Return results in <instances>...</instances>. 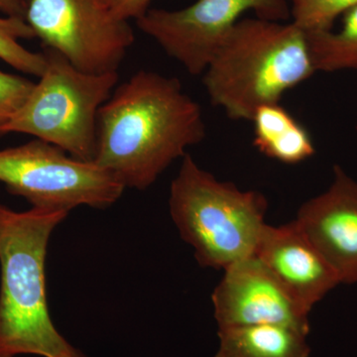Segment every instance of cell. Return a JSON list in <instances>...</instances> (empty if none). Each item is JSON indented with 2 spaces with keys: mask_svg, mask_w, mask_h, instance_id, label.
<instances>
[{
  "mask_svg": "<svg viewBox=\"0 0 357 357\" xmlns=\"http://www.w3.org/2000/svg\"><path fill=\"white\" fill-rule=\"evenodd\" d=\"M206 136L201 105L177 77L140 70L100 109L93 162L126 189L145 191Z\"/></svg>",
  "mask_w": 357,
  "mask_h": 357,
  "instance_id": "cell-1",
  "label": "cell"
},
{
  "mask_svg": "<svg viewBox=\"0 0 357 357\" xmlns=\"http://www.w3.org/2000/svg\"><path fill=\"white\" fill-rule=\"evenodd\" d=\"M69 213L0 204V354L86 357L58 332L47 300V251Z\"/></svg>",
  "mask_w": 357,
  "mask_h": 357,
  "instance_id": "cell-2",
  "label": "cell"
},
{
  "mask_svg": "<svg viewBox=\"0 0 357 357\" xmlns=\"http://www.w3.org/2000/svg\"><path fill=\"white\" fill-rule=\"evenodd\" d=\"M316 73L306 33L295 23L246 18L234 26L204 70L211 105L251 121L258 107L280 102Z\"/></svg>",
  "mask_w": 357,
  "mask_h": 357,
  "instance_id": "cell-3",
  "label": "cell"
},
{
  "mask_svg": "<svg viewBox=\"0 0 357 357\" xmlns=\"http://www.w3.org/2000/svg\"><path fill=\"white\" fill-rule=\"evenodd\" d=\"M169 208L178 234L204 268L225 270L255 255L267 225L261 192L218 180L188 153L171 183Z\"/></svg>",
  "mask_w": 357,
  "mask_h": 357,
  "instance_id": "cell-4",
  "label": "cell"
},
{
  "mask_svg": "<svg viewBox=\"0 0 357 357\" xmlns=\"http://www.w3.org/2000/svg\"><path fill=\"white\" fill-rule=\"evenodd\" d=\"M42 52L43 74L20 112L0 128V136L27 134L75 158L93 162L98 112L116 88L119 72L89 74L55 50Z\"/></svg>",
  "mask_w": 357,
  "mask_h": 357,
  "instance_id": "cell-5",
  "label": "cell"
},
{
  "mask_svg": "<svg viewBox=\"0 0 357 357\" xmlns=\"http://www.w3.org/2000/svg\"><path fill=\"white\" fill-rule=\"evenodd\" d=\"M0 183L32 208L67 213L81 206L109 208L126 190L95 162L39 139L0 150Z\"/></svg>",
  "mask_w": 357,
  "mask_h": 357,
  "instance_id": "cell-6",
  "label": "cell"
},
{
  "mask_svg": "<svg viewBox=\"0 0 357 357\" xmlns=\"http://www.w3.org/2000/svg\"><path fill=\"white\" fill-rule=\"evenodd\" d=\"M26 22L42 48L89 74L119 72L135 41L132 26L107 0H28Z\"/></svg>",
  "mask_w": 357,
  "mask_h": 357,
  "instance_id": "cell-7",
  "label": "cell"
},
{
  "mask_svg": "<svg viewBox=\"0 0 357 357\" xmlns=\"http://www.w3.org/2000/svg\"><path fill=\"white\" fill-rule=\"evenodd\" d=\"M248 11L283 22L291 16L288 0H196L178 10L150 8L136 23L169 57L198 76Z\"/></svg>",
  "mask_w": 357,
  "mask_h": 357,
  "instance_id": "cell-8",
  "label": "cell"
},
{
  "mask_svg": "<svg viewBox=\"0 0 357 357\" xmlns=\"http://www.w3.org/2000/svg\"><path fill=\"white\" fill-rule=\"evenodd\" d=\"M218 328L280 325L309 335L310 312L286 290L257 256L223 270L211 294Z\"/></svg>",
  "mask_w": 357,
  "mask_h": 357,
  "instance_id": "cell-9",
  "label": "cell"
},
{
  "mask_svg": "<svg viewBox=\"0 0 357 357\" xmlns=\"http://www.w3.org/2000/svg\"><path fill=\"white\" fill-rule=\"evenodd\" d=\"M295 220L340 284H357V181L335 165L328 189L305 202Z\"/></svg>",
  "mask_w": 357,
  "mask_h": 357,
  "instance_id": "cell-10",
  "label": "cell"
},
{
  "mask_svg": "<svg viewBox=\"0 0 357 357\" xmlns=\"http://www.w3.org/2000/svg\"><path fill=\"white\" fill-rule=\"evenodd\" d=\"M255 255L310 312L340 284L295 220L279 227L265 225Z\"/></svg>",
  "mask_w": 357,
  "mask_h": 357,
  "instance_id": "cell-11",
  "label": "cell"
},
{
  "mask_svg": "<svg viewBox=\"0 0 357 357\" xmlns=\"http://www.w3.org/2000/svg\"><path fill=\"white\" fill-rule=\"evenodd\" d=\"M251 122L253 144L268 158L296 165L316 153L311 134L280 102L258 107Z\"/></svg>",
  "mask_w": 357,
  "mask_h": 357,
  "instance_id": "cell-12",
  "label": "cell"
},
{
  "mask_svg": "<svg viewBox=\"0 0 357 357\" xmlns=\"http://www.w3.org/2000/svg\"><path fill=\"white\" fill-rule=\"evenodd\" d=\"M307 335L290 326L257 325L218 328L215 357H309Z\"/></svg>",
  "mask_w": 357,
  "mask_h": 357,
  "instance_id": "cell-13",
  "label": "cell"
},
{
  "mask_svg": "<svg viewBox=\"0 0 357 357\" xmlns=\"http://www.w3.org/2000/svg\"><path fill=\"white\" fill-rule=\"evenodd\" d=\"M316 72L357 70V6L342 16L337 30L307 34Z\"/></svg>",
  "mask_w": 357,
  "mask_h": 357,
  "instance_id": "cell-14",
  "label": "cell"
},
{
  "mask_svg": "<svg viewBox=\"0 0 357 357\" xmlns=\"http://www.w3.org/2000/svg\"><path fill=\"white\" fill-rule=\"evenodd\" d=\"M36 38L32 28L20 18L0 17V60L13 69L40 77L46 67L43 52L35 53L20 43V39Z\"/></svg>",
  "mask_w": 357,
  "mask_h": 357,
  "instance_id": "cell-15",
  "label": "cell"
},
{
  "mask_svg": "<svg viewBox=\"0 0 357 357\" xmlns=\"http://www.w3.org/2000/svg\"><path fill=\"white\" fill-rule=\"evenodd\" d=\"M292 22L306 34L332 30L357 0H288Z\"/></svg>",
  "mask_w": 357,
  "mask_h": 357,
  "instance_id": "cell-16",
  "label": "cell"
},
{
  "mask_svg": "<svg viewBox=\"0 0 357 357\" xmlns=\"http://www.w3.org/2000/svg\"><path fill=\"white\" fill-rule=\"evenodd\" d=\"M34 86L25 77L0 70V128L20 112Z\"/></svg>",
  "mask_w": 357,
  "mask_h": 357,
  "instance_id": "cell-17",
  "label": "cell"
},
{
  "mask_svg": "<svg viewBox=\"0 0 357 357\" xmlns=\"http://www.w3.org/2000/svg\"><path fill=\"white\" fill-rule=\"evenodd\" d=\"M153 0H107L112 13L121 20L137 21L150 9Z\"/></svg>",
  "mask_w": 357,
  "mask_h": 357,
  "instance_id": "cell-18",
  "label": "cell"
},
{
  "mask_svg": "<svg viewBox=\"0 0 357 357\" xmlns=\"http://www.w3.org/2000/svg\"><path fill=\"white\" fill-rule=\"evenodd\" d=\"M0 11L9 17L26 20L27 1L26 0H0Z\"/></svg>",
  "mask_w": 357,
  "mask_h": 357,
  "instance_id": "cell-19",
  "label": "cell"
},
{
  "mask_svg": "<svg viewBox=\"0 0 357 357\" xmlns=\"http://www.w3.org/2000/svg\"><path fill=\"white\" fill-rule=\"evenodd\" d=\"M0 357H14V356H3V354H0Z\"/></svg>",
  "mask_w": 357,
  "mask_h": 357,
  "instance_id": "cell-20",
  "label": "cell"
},
{
  "mask_svg": "<svg viewBox=\"0 0 357 357\" xmlns=\"http://www.w3.org/2000/svg\"><path fill=\"white\" fill-rule=\"evenodd\" d=\"M26 1H27V3H28V0H26Z\"/></svg>",
  "mask_w": 357,
  "mask_h": 357,
  "instance_id": "cell-21",
  "label": "cell"
}]
</instances>
